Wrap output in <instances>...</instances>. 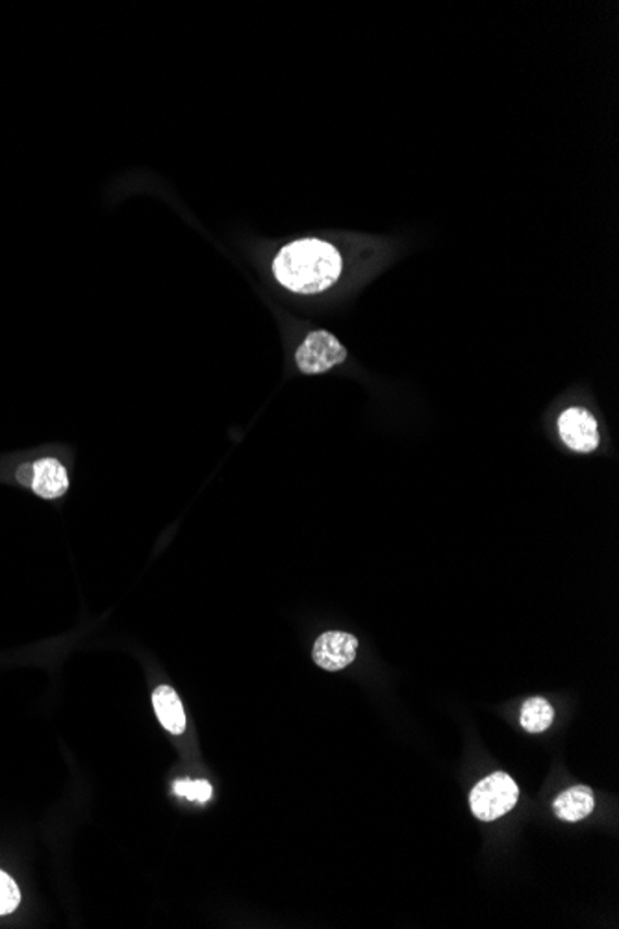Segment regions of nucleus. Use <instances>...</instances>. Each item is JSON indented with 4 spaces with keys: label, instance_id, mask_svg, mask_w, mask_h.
<instances>
[{
    "label": "nucleus",
    "instance_id": "8",
    "mask_svg": "<svg viewBox=\"0 0 619 929\" xmlns=\"http://www.w3.org/2000/svg\"><path fill=\"white\" fill-rule=\"evenodd\" d=\"M154 711L162 726L172 735H180L185 729V714L179 695L167 685L156 688L153 695Z\"/></svg>",
    "mask_w": 619,
    "mask_h": 929
},
{
    "label": "nucleus",
    "instance_id": "10",
    "mask_svg": "<svg viewBox=\"0 0 619 929\" xmlns=\"http://www.w3.org/2000/svg\"><path fill=\"white\" fill-rule=\"evenodd\" d=\"M172 790H175V794L182 796V798H188V800H192V802H208L211 798V785L205 779H182V781H177V784L172 785Z\"/></svg>",
    "mask_w": 619,
    "mask_h": 929
},
{
    "label": "nucleus",
    "instance_id": "1",
    "mask_svg": "<svg viewBox=\"0 0 619 929\" xmlns=\"http://www.w3.org/2000/svg\"><path fill=\"white\" fill-rule=\"evenodd\" d=\"M341 266V256L333 243L302 238L279 251L273 260V275L289 292L313 295L336 284Z\"/></svg>",
    "mask_w": 619,
    "mask_h": 929
},
{
    "label": "nucleus",
    "instance_id": "2",
    "mask_svg": "<svg viewBox=\"0 0 619 929\" xmlns=\"http://www.w3.org/2000/svg\"><path fill=\"white\" fill-rule=\"evenodd\" d=\"M519 800L516 781L505 772H495L482 779L469 794L473 815L482 822H493L511 813Z\"/></svg>",
    "mask_w": 619,
    "mask_h": 929
},
{
    "label": "nucleus",
    "instance_id": "4",
    "mask_svg": "<svg viewBox=\"0 0 619 929\" xmlns=\"http://www.w3.org/2000/svg\"><path fill=\"white\" fill-rule=\"evenodd\" d=\"M558 433L573 451L592 453L599 447L597 420L584 408H568L558 420Z\"/></svg>",
    "mask_w": 619,
    "mask_h": 929
},
{
    "label": "nucleus",
    "instance_id": "5",
    "mask_svg": "<svg viewBox=\"0 0 619 929\" xmlns=\"http://www.w3.org/2000/svg\"><path fill=\"white\" fill-rule=\"evenodd\" d=\"M358 640L341 631L323 633L313 644V661L326 672L344 670L357 659Z\"/></svg>",
    "mask_w": 619,
    "mask_h": 929
},
{
    "label": "nucleus",
    "instance_id": "9",
    "mask_svg": "<svg viewBox=\"0 0 619 929\" xmlns=\"http://www.w3.org/2000/svg\"><path fill=\"white\" fill-rule=\"evenodd\" d=\"M555 720V709L542 698H532L521 709V727L527 733H543L550 729Z\"/></svg>",
    "mask_w": 619,
    "mask_h": 929
},
{
    "label": "nucleus",
    "instance_id": "6",
    "mask_svg": "<svg viewBox=\"0 0 619 929\" xmlns=\"http://www.w3.org/2000/svg\"><path fill=\"white\" fill-rule=\"evenodd\" d=\"M28 479L25 484L33 488L34 494L43 499H57L69 491V473L60 460L54 457L39 459L34 465H26Z\"/></svg>",
    "mask_w": 619,
    "mask_h": 929
},
{
    "label": "nucleus",
    "instance_id": "7",
    "mask_svg": "<svg viewBox=\"0 0 619 929\" xmlns=\"http://www.w3.org/2000/svg\"><path fill=\"white\" fill-rule=\"evenodd\" d=\"M594 792L588 787H582V785L564 790L563 794L558 796L553 803L555 815L564 822L582 820L594 811Z\"/></svg>",
    "mask_w": 619,
    "mask_h": 929
},
{
    "label": "nucleus",
    "instance_id": "11",
    "mask_svg": "<svg viewBox=\"0 0 619 929\" xmlns=\"http://www.w3.org/2000/svg\"><path fill=\"white\" fill-rule=\"evenodd\" d=\"M20 902V887L7 873L0 870V915H10L17 909Z\"/></svg>",
    "mask_w": 619,
    "mask_h": 929
},
{
    "label": "nucleus",
    "instance_id": "3",
    "mask_svg": "<svg viewBox=\"0 0 619 929\" xmlns=\"http://www.w3.org/2000/svg\"><path fill=\"white\" fill-rule=\"evenodd\" d=\"M345 358L347 349L339 344L338 338L326 331L310 332L295 353L297 368L307 376L333 370L334 366L344 362Z\"/></svg>",
    "mask_w": 619,
    "mask_h": 929
}]
</instances>
